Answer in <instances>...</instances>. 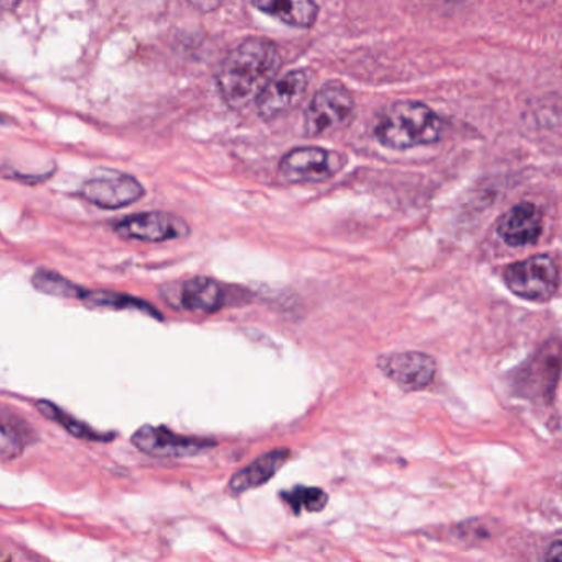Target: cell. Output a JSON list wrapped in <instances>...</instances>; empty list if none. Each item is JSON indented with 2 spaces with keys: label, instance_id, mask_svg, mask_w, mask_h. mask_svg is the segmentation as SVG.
Returning <instances> with one entry per match:
<instances>
[{
  "label": "cell",
  "instance_id": "obj_1",
  "mask_svg": "<svg viewBox=\"0 0 562 562\" xmlns=\"http://www.w3.org/2000/svg\"><path fill=\"white\" fill-rule=\"evenodd\" d=\"M282 67L279 48L266 38H248L233 48L216 74L220 93L232 110L256 103Z\"/></svg>",
  "mask_w": 562,
  "mask_h": 562
},
{
  "label": "cell",
  "instance_id": "obj_2",
  "mask_svg": "<svg viewBox=\"0 0 562 562\" xmlns=\"http://www.w3.org/2000/svg\"><path fill=\"white\" fill-rule=\"evenodd\" d=\"M443 120L419 101H396L381 111L374 137L381 146L393 150L432 146L443 136Z\"/></svg>",
  "mask_w": 562,
  "mask_h": 562
},
{
  "label": "cell",
  "instance_id": "obj_3",
  "mask_svg": "<svg viewBox=\"0 0 562 562\" xmlns=\"http://www.w3.org/2000/svg\"><path fill=\"white\" fill-rule=\"evenodd\" d=\"M355 101L350 91L338 83L318 90L304 114L305 134L311 137L327 136L344 130L353 120Z\"/></svg>",
  "mask_w": 562,
  "mask_h": 562
},
{
  "label": "cell",
  "instance_id": "obj_4",
  "mask_svg": "<svg viewBox=\"0 0 562 562\" xmlns=\"http://www.w3.org/2000/svg\"><path fill=\"white\" fill-rule=\"evenodd\" d=\"M505 284L518 297L548 301L559 291V268L548 255L532 256L508 266L503 272Z\"/></svg>",
  "mask_w": 562,
  "mask_h": 562
},
{
  "label": "cell",
  "instance_id": "obj_5",
  "mask_svg": "<svg viewBox=\"0 0 562 562\" xmlns=\"http://www.w3.org/2000/svg\"><path fill=\"white\" fill-rule=\"evenodd\" d=\"M347 159L322 147H295L282 157L279 176L288 183H315L330 180L344 169Z\"/></svg>",
  "mask_w": 562,
  "mask_h": 562
},
{
  "label": "cell",
  "instance_id": "obj_6",
  "mask_svg": "<svg viewBox=\"0 0 562 562\" xmlns=\"http://www.w3.org/2000/svg\"><path fill=\"white\" fill-rule=\"evenodd\" d=\"M117 235L137 241L164 243L187 238L190 226L180 216L166 212L139 213L121 220L116 226Z\"/></svg>",
  "mask_w": 562,
  "mask_h": 562
},
{
  "label": "cell",
  "instance_id": "obj_7",
  "mask_svg": "<svg viewBox=\"0 0 562 562\" xmlns=\"http://www.w3.org/2000/svg\"><path fill=\"white\" fill-rule=\"evenodd\" d=\"M139 180L126 173H103L88 180L81 187L80 195L100 209L117 210L139 202L144 196Z\"/></svg>",
  "mask_w": 562,
  "mask_h": 562
},
{
  "label": "cell",
  "instance_id": "obj_8",
  "mask_svg": "<svg viewBox=\"0 0 562 562\" xmlns=\"http://www.w3.org/2000/svg\"><path fill=\"white\" fill-rule=\"evenodd\" d=\"M307 90L308 74L305 70H292L284 77H276L256 100L259 116L272 121L291 113L302 103Z\"/></svg>",
  "mask_w": 562,
  "mask_h": 562
},
{
  "label": "cell",
  "instance_id": "obj_9",
  "mask_svg": "<svg viewBox=\"0 0 562 562\" xmlns=\"http://www.w3.org/2000/svg\"><path fill=\"white\" fill-rule=\"evenodd\" d=\"M133 443L140 452L153 457H164V459L195 456V453L215 446V442L180 436L167 427L156 426L140 427L133 436Z\"/></svg>",
  "mask_w": 562,
  "mask_h": 562
},
{
  "label": "cell",
  "instance_id": "obj_10",
  "mask_svg": "<svg viewBox=\"0 0 562 562\" xmlns=\"http://www.w3.org/2000/svg\"><path fill=\"white\" fill-rule=\"evenodd\" d=\"M380 368L397 386L406 391L429 386L437 373L436 360L420 351L386 355L381 358Z\"/></svg>",
  "mask_w": 562,
  "mask_h": 562
},
{
  "label": "cell",
  "instance_id": "obj_11",
  "mask_svg": "<svg viewBox=\"0 0 562 562\" xmlns=\"http://www.w3.org/2000/svg\"><path fill=\"white\" fill-rule=\"evenodd\" d=\"M541 233L542 213L535 203H518L498 223L499 238L512 248L536 245Z\"/></svg>",
  "mask_w": 562,
  "mask_h": 562
},
{
  "label": "cell",
  "instance_id": "obj_12",
  "mask_svg": "<svg viewBox=\"0 0 562 562\" xmlns=\"http://www.w3.org/2000/svg\"><path fill=\"white\" fill-rule=\"evenodd\" d=\"M255 9L294 29L314 27L318 18L315 0H251Z\"/></svg>",
  "mask_w": 562,
  "mask_h": 562
},
{
  "label": "cell",
  "instance_id": "obj_13",
  "mask_svg": "<svg viewBox=\"0 0 562 562\" xmlns=\"http://www.w3.org/2000/svg\"><path fill=\"white\" fill-rule=\"evenodd\" d=\"M289 456H291L289 450L278 449L259 457L255 462L249 463L248 467H245V469L239 470L238 473L232 476L228 485L229 492L238 495V493L248 492V490L265 485L288 462Z\"/></svg>",
  "mask_w": 562,
  "mask_h": 562
},
{
  "label": "cell",
  "instance_id": "obj_14",
  "mask_svg": "<svg viewBox=\"0 0 562 562\" xmlns=\"http://www.w3.org/2000/svg\"><path fill=\"white\" fill-rule=\"evenodd\" d=\"M180 302L187 311L215 314L225 307L226 291L215 279L193 278L182 285Z\"/></svg>",
  "mask_w": 562,
  "mask_h": 562
},
{
  "label": "cell",
  "instance_id": "obj_15",
  "mask_svg": "<svg viewBox=\"0 0 562 562\" xmlns=\"http://www.w3.org/2000/svg\"><path fill=\"white\" fill-rule=\"evenodd\" d=\"M80 301L87 302L91 307L136 308V311L144 312V314L162 318L157 314L156 308L147 304V302L140 301L137 297H131V295L117 294V292L85 291L81 294Z\"/></svg>",
  "mask_w": 562,
  "mask_h": 562
},
{
  "label": "cell",
  "instance_id": "obj_16",
  "mask_svg": "<svg viewBox=\"0 0 562 562\" xmlns=\"http://www.w3.org/2000/svg\"><path fill=\"white\" fill-rule=\"evenodd\" d=\"M37 409L41 411L44 416L54 423L60 424L61 427L68 430L71 436L78 437V439L85 440H110L114 436H108V434H100L97 430L91 429L87 424L80 423V420L74 419L68 416L64 409L57 406V404L48 403V401H38Z\"/></svg>",
  "mask_w": 562,
  "mask_h": 562
},
{
  "label": "cell",
  "instance_id": "obj_17",
  "mask_svg": "<svg viewBox=\"0 0 562 562\" xmlns=\"http://www.w3.org/2000/svg\"><path fill=\"white\" fill-rule=\"evenodd\" d=\"M32 284L42 294L54 295V297L78 299L80 301L81 294L85 292V289H81L80 285L68 281L58 272L52 271L35 272Z\"/></svg>",
  "mask_w": 562,
  "mask_h": 562
},
{
  "label": "cell",
  "instance_id": "obj_18",
  "mask_svg": "<svg viewBox=\"0 0 562 562\" xmlns=\"http://www.w3.org/2000/svg\"><path fill=\"white\" fill-rule=\"evenodd\" d=\"M281 498L294 509L295 513L322 512L327 506L328 495L315 486H294L288 492L281 493Z\"/></svg>",
  "mask_w": 562,
  "mask_h": 562
},
{
  "label": "cell",
  "instance_id": "obj_19",
  "mask_svg": "<svg viewBox=\"0 0 562 562\" xmlns=\"http://www.w3.org/2000/svg\"><path fill=\"white\" fill-rule=\"evenodd\" d=\"M24 452L21 439L0 424V460L18 459Z\"/></svg>",
  "mask_w": 562,
  "mask_h": 562
},
{
  "label": "cell",
  "instance_id": "obj_20",
  "mask_svg": "<svg viewBox=\"0 0 562 562\" xmlns=\"http://www.w3.org/2000/svg\"><path fill=\"white\" fill-rule=\"evenodd\" d=\"M189 2L196 11L203 12V14L216 11L223 4V0H189Z\"/></svg>",
  "mask_w": 562,
  "mask_h": 562
},
{
  "label": "cell",
  "instance_id": "obj_21",
  "mask_svg": "<svg viewBox=\"0 0 562 562\" xmlns=\"http://www.w3.org/2000/svg\"><path fill=\"white\" fill-rule=\"evenodd\" d=\"M561 541H559V539H555L554 544H552L551 551H549L548 554H546V559H549V561H561Z\"/></svg>",
  "mask_w": 562,
  "mask_h": 562
},
{
  "label": "cell",
  "instance_id": "obj_22",
  "mask_svg": "<svg viewBox=\"0 0 562 562\" xmlns=\"http://www.w3.org/2000/svg\"><path fill=\"white\" fill-rule=\"evenodd\" d=\"M2 549L4 548H0V559H14L15 558V554H12V552H4L2 551Z\"/></svg>",
  "mask_w": 562,
  "mask_h": 562
}]
</instances>
